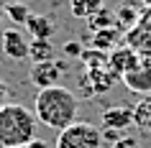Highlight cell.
<instances>
[{
	"label": "cell",
	"mask_w": 151,
	"mask_h": 148,
	"mask_svg": "<svg viewBox=\"0 0 151 148\" xmlns=\"http://www.w3.org/2000/svg\"><path fill=\"white\" fill-rule=\"evenodd\" d=\"M33 112L41 125H46L51 130H64L72 123H77L80 100L72 89L56 84L49 89H39L36 102H33Z\"/></svg>",
	"instance_id": "1"
},
{
	"label": "cell",
	"mask_w": 151,
	"mask_h": 148,
	"mask_svg": "<svg viewBox=\"0 0 151 148\" xmlns=\"http://www.w3.org/2000/svg\"><path fill=\"white\" fill-rule=\"evenodd\" d=\"M36 112L26 105L8 102L0 107V148H16L36 140Z\"/></svg>",
	"instance_id": "2"
},
{
	"label": "cell",
	"mask_w": 151,
	"mask_h": 148,
	"mask_svg": "<svg viewBox=\"0 0 151 148\" xmlns=\"http://www.w3.org/2000/svg\"><path fill=\"white\" fill-rule=\"evenodd\" d=\"M56 148H103V133L90 123H72L69 128L59 130Z\"/></svg>",
	"instance_id": "3"
},
{
	"label": "cell",
	"mask_w": 151,
	"mask_h": 148,
	"mask_svg": "<svg viewBox=\"0 0 151 148\" xmlns=\"http://www.w3.org/2000/svg\"><path fill=\"white\" fill-rule=\"evenodd\" d=\"M64 77V64L59 61H39L33 64L31 71H28V79H31L33 87H39V89H49V87H56L62 82Z\"/></svg>",
	"instance_id": "4"
},
{
	"label": "cell",
	"mask_w": 151,
	"mask_h": 148,
	"mask_svg": "<svg viewBox=\"0 0 151 148\" xmlns=\"http://www.w3.org/2000/svg\"><path fill=\"white\" fill-rule=\"evenodd\" d=\"M123 84L131 89V92L138 94H151V56H141L138 64L123 77Z\"/></svg>",
	"instance_id": "5"
},
{
	"label": "cell",
	"mask_w": 151,
	"mask_h": 148,
	"mask_svg": "<svg viewBox=\"0 0 151 148\" xmlns=\"http://www.w3.org/2000/svg\"><path fill=\"white\" fill-rule=\"evenodd\" d=\"M28 49L31 41L26 39V33L18 26H10L8 31H3V54L8 59H28Z\"/></svg>",
	"instance_id": "6"
},
{
	"label": "cell",
	"mask_w": 151,
	"mask_h": 148,
	"mask_svg": "<svg viewBox=\"0 0 151 148\" xmlns=\"http://www.w3.org/2000/svg\"><path fill=\"white\" fill-rule=\"evenodd\" d=\"M138 59H141V54H138L136 49H131V46H118V49H113L110 54H108V69H110L115 77L123 79L128 71L138 64Z\"/></svg>",
	"instance_id": "7"
},
{
	"label": "cell",
	"mask_w": 151,
	"mask_h": 148,
	"mask_svg": "<svg viewBox=\"0 0 151 148\" xmlns=\"http://www.w3.org/2000/svg\"><path fill=\"white\" fill-rule=\"evenodd\" d=\"M100 123H103V130H115L123 133L133 125V107H126V105H118V107H108L100 115Z\"/></svg>",
	"instance_id": "8"
},
{
	"label": "cell",
	"mask_w": 151,
	"mask_h": 148,
	"mask_svg": "<svg viewBox=\"0 0 151 148\" xmlns=\"http://www.w3.org/2000/svg\"><path fill=\"white\" fill-rule=\"evenodd\" d=\"M26 28L31 31L33 39H46V41L56 33V26H54V21L49 16H33V13H31V18L26 21Z\"/></svg>",
	"instance_id": "9"
},
{
	"label": "cell",
	"mask_w": 151,
	"mask_h": 148,
	"mask_svg": "<svg viewBox=\"0 0 151 148\" xmlns=\"http://www.w3.org/2000/svg\"><path fill=\"white\" fill-rule=\"evenodd\" d=\"M120 28H115V26H110V28H103V31H95V36H92V44H95L97 51H113V49H118V41H120Z\"/></svg>",
	"instance_id": "10"
},
{
	"label": "cell",
	"mask_w": 151,
	"mask_h": 148,
	"mask_svg": "<svg viewBox=\"0 0 151 148\" xmlns=\"http://www.w3.org/2000/svg\"><path fill=\"white\" fill-rule=\"evenodd\" d=\"M133 125L138 130L151 135V94H146L138 105L133 107Z\"/></svg>",
	"instance_id": "11"
},
{
	"label": "cell",
	"mask_w": 151,
	"mask_h": 148,
	"mask_svg": "<svg viewBox=\"0 0 151 148\" xmlns=\"http://www.w3.org/2000/svg\"><path fill=\"white\" fill-rule=\"evenodd\" d=\"M100 8H105V0H69V10L74 18H85L87 21Z\"/></svg>",
	"instance_id": "12"
},
{
	"label": "cell",
	"mask_w": 151,
	"mask_h": 148,
	"mask_svg": "<svg viewBox=\"0 0 151 148\" xmlns=\"http://www.w3.org/2000/svg\"><path fill=\"white\" fill-rule=\"evenodd\" d=\"M28 59H33V64L51 61V59H54V46H51V41H46V39H33V41H31V49H28Z\"/></svg>",
	"instance_id": "13"
},
{
	"label": "cell",
	"mask_w": 151,
	"mask_h": 148,
	"mask_svg": "<svg viewBox=\"0 0 151 148\" xmlns=\"http://www.w3.org/2000/svg\"><path fill=\"white\" fill-rule=\"evenodd\" d=\"M138 10L133 8V5H120L118 10H115V23L123 28V31H128V28H133L136 23H138Z\"/></svg>",
	"instance_id": "14"
},
{
	"label": "cell",
	"mask_w": 151,
	"mask_h": 148,
	"mask_svg": "<svg viewBox=\"0 0 151 148\" xmlns=\"http://www.w3.org/2000/svg\"><path fill=\"white\" fill-rule=\"evenodd\" d=\"M5 16L13 21V26H26V21L31 18V10L26 3H5Z\"/></svg>",
	"instance_id": "15"
},
{
	"label": "cell",
	"mask_w": 151,
	"mask_h": 148,
	"mask_svg": "<svg viewBox=\"0 0 151 148\" xmlns=\"http://www.w3.org/2000/svg\"><path fill=\"white\" fill-rule=\"evenodd\" d=\"M90 23V31H103V28H110V26H115V16H113L108 8H100L95 13V16L87 18Z\"/></svg>",
	"instance_id": "16"
},
{
	"label": "cell",
	"mask_w": 151,
	"mask_h": 148,
	"mask_svg": "<svg viewBox=\"0 0 151 148\" xmlns=\"http://www.w3.org/2000/svg\"><path fill=\"white\" fill-rule=\"evenodd\" d=\"M82 64L85 69H100V66H108V54L105 51H97V49H90V51H82Z\"/></svg>",
	"instance_id": "17"
},
{
	"label": "cell",
	"mask_w": 151,
	"mask_h": 148,
	"mask_svg": "<svg viewBox=\"0 0 151 148\" xmlns=\"http://www.w3.org/2000/svg\"><path fill=\"white\" fill-rule=\"evenodd\" d=\"M110 148H141L138 143H136V138H131V135H126V138H118L115 143H113Z\"/></svg>",
	"instance_id": "18"
},
{
	"label": "cell",
	"mask_w": 151,
	"mask_h": 148,
	"mask_svg": "<svg viewBox=\"0 0 151 148\" xmlns=\"http://www.w3.org/2000/svg\"><path fill=\"white\" fill-rule=\"evenodd\" d=\"M64 54H69V56H82V46L77 44V41H67V44H64Z\"/></svg>",
	"instance_id": "19"
},
{
	"label": "cell",
	"mask_w": 151,
	"mask_h": 148,
	"mask_svg": "<svg viewBox=\"0 0 151 148\" xmlns=\"http://www.w3.org/2000/svg\"><path fill=\"white\" fill-rule=\"evenodd\" d=\"M8 82H5V79L0 77V107H3V105H8Z\"/></svg>",
	"instance_id": "20"
},
{
	"label": "cell",
	"mask_w": 151,
	"mask_h": 148,
	"mask_svg": "<svg viewBox=\"0 0 151 148\" xmlns=\"http://www.w3.org/2000/svg\"><path fill=\"white\" fill-rule=\"evenodd\" d=\"M16 148H49V143L41 140V138H36V140H31V143H26V146H16Z\"/></svg>",
	"instance_id": "21"
},
{
	"label": "cell",
	"mask_w": 151,
	"mask_h": 148,
	"mask_svg": "<svg viewBox=\"0 0 151 148\" xmlns=\"http://www.w3.org/2000/svg\"><path fill=\"white\" fill-rule=\"evenodd\" d=\"M3 18H5V0H0V23H3Z\"/></svg>",
	"instance_id": "22"
},
{
	"label": "cell",
	"mask_w": 151,
	"mask_h": 148,
	"mask_svg": "<svg viewBox=\"0 0 151 148\" xmlns=\"http://www.w3.org/2000/svg\"><path fill=\"white\" fill-rule=\"evenodd\" d=\"M143 5H146V8H151V0H143Z\"/></svg>",
	"instance_id": "23"
},
{
	"label": "cell",
	"mask_w": 151,
	"mask_h": 148,
	"mask_svg": "<svg viewBox=\"0 0 151 148\" xmlns=\"http://www.w3.org/2000/svg\"><path fill=\"white\" fill-rule=\"evenodd\" d=\"M5 3H26V0H5Z\"/></svg>",
	"instance_id": "24"
}]
</instances>
